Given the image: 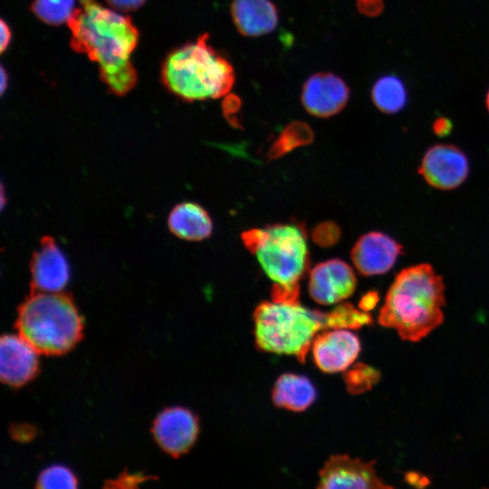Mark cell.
<instances>
[{"instance_id":"cell-25","label":"cell","mask_w":489,"mask_h":489,"mask_svg":"<svg viewBox=\"0 0 489 489\" xmlns=\"http://www.w3.org/2000/svg\"><path fill=\"white\" fill-rule=\"evenodd\" d=\"M13 439L21 442H30L36 436V427L26 423H15L9 428Z\"/></svg>"},{"instance_id":"cell-7","label":"cell","mask_w":489,"mask_h":489,"mask_svg":"<svg viewBox=\"0 0 489 489\" xmlns=\"http://www.w3.org/2000/svg\"><path fill=\"white\" fill-rule=\"evenodd\" d=\"M151 433L158 446L172 457L187 453L199 434L197 417L188 408L169 407L153 420Z\"/></svg>"},{"instance_id":"cell-8","label":"cell","mask_w":489,"mask_h":489,"mask_svg":"<svg viewBox=\"0 0 489 489\" xmlns=\"http://www.w3.org/2000/svg\"><path fill=\"white\" fill-rule=\"evenodd\" d=\"M469 161L457 147L437 144L429 148L422 160L419 174L433 187L450 190L459 187L467 177Z\"/></svg>"},{"instance_id":"cell-23","label":"cell","mask_w":489,"mask_h":489,"mask_svg":"<svg viewBox=\"0 0 489 489\" xmlns=\"http://www.w3.org/2000/svg\"><path fill=\"white\" fill-rule=\"evenodd\" d=\"M379 374L374 369L358 364L345 375L348 388L354 393L363 392L378 381Z\"/></svg>"},{"instance_id":"cell-6","label":"cell","mask_w":489,"mask_h":489,"mask_svg":"<svg viewBox=\"0 0 489 489\" xmlns=\"http://www.w3.org/2000/svg\"><path fill=\"white\" fill-rule=\"evenodd\" d=\"M254 340L260 350L304 361L316 336L332 329L330 312L311 310L299 300L261 302L254 312Z\"/></svg>"},{"instance_id":"cell-15","label":"cell","mask_w":489,"mask_h":489,"mask_svg":"<svg viewBox=\"0 0 489 489\" xmlns=\"http://www.w3.org/2000/svg\"><path fill=\"white\" fill-rule=\"evenodd\" d=\"M402 245L381 232H370L360 236L351 250V260L363 275L388 273L402 254Z\"/></svg>"},{"instance_id":"cell-11","label":"cell","mask_w":489,"mask_h":489,"mask_svg":"<svg viewBox=\"0 0 489 489\" xmlns=\"http://www.w3.org/2000/svg\"><path fill=\"white\" fill-rule=\"evenodd\" d=\"M315 365L323 372L346 370L358 358L361 345L349 329H328L320 332L312 345Z\"/></svg>"},{"instance_id":"cell-26","label":"cell","mask_w":489,"mask_h":489,"mask_svg":"<svg viewBox=\"0 0 489 489\" xmlns=\"http://www.w3.org/2000/svg\"><path fill=\"white\" fill-rule=\"evenodd\" d=\"M356 6L360 13L368 17H376L384 9L383 0H356Z\"/></svg>"},{"instance_id":"cell-27","label":"cell","mask_w":489,"mask_h":489,"mask_svg":"<svg viewBox=\"0 0 489 489\" xmlns=\"http://www.w3.org/2000/svg\"><path fill=\"white\" fill-rule=\"evenodd\" d=\"M147 0H106L113 9L120 12L135 11L142 6Z\"/></svg>"},{"instance_id":"cell-10","label":"cell","mask_w":489,"mask_h":489,"mask_svg":"<svg viewBox=\"0 0 489 489\" xmlns=\"http://www.w3.org/2000/svg\"><path fill=\"white\" fill-rule=\"evenodd\" d=\"M356 285L357 279L352 268L340 259H331L312 268L308 291L316 302L331 305L349 298Z\"/></svg>"},{"instance_id":"cell-21","label":"cell","mask_w":489,"mask_h":489,"mask_svg":"<svg viewBox=\"0 0 489 489\" xmlns=\"http://www.w3.org/2000/svg\"><path fill=\"white\" fill-rule=\"evenodd\" d=\"M312 139L311 128L304 122L293 121L281 133L273 146V155L279 156L292 148L306 144Z\"/></svg>"},{"instance_id":"cell-16","label":"cell","mask_w":489,"mask_h":489,"mask_svg":"<svg viewBox=\"0 0 489 489\" xmlns=\"http://www.w3.org/2000/svg\"><path fill=\"white\" fill-rule=\"evenodd\" d=\"M230 13L236 30L246 37L270 34L279 22L278 9L271 0H232Z\"/></svg>"},{"instance_id":"cell-12","label":"cell","mask_w":489,"mask_h":489,"mask_svg":"<svg viewBox=\"0 0 489 489\" xmlns=\"http://www.w3.org/2000/svg\"><path fill=\"white\" fill-rule=\"evenodd\" d=\"M350 98L345 81L332 72H317L303 83L301 101L312 115L328 118L340 112Z\"/></svg>"},{"instance_id":"cell-18","label":"cell","mask_w":489,"mask_h":489,"mask_svg":"<svg viewBox=\"0 0 489 489\" xmlns=\"http://www.w3.org/2000/svg\"><path fill=\"white\" fill-rule=\"evenodd\" d=\"M316 395L315 387L308 378L285 373L276 380L272 398L277 407L298 412L308 408L314 402Z\"/></svg>"},{"instance_id":"cell-32","label":"cell","mask_w":489,"mask_h":489,"mask_svg":"<svg viewBox=\"0 0 489 489\" xmlns=\"http://www.w3.org/2000/svg\"><path fill=\"white\" fill-rule=\"evenodd\" d=\"M7 74L5 71V68L2 66L1 68V93L3 94L5 91V88L7 86Z\"/></svg>"},{"instance_id":"cell-9","label":"cell","mask_w":489,"mask_h":489,"mask_svg":"<svg viewBox=\"0 0 489 489\" xmlns=\"http://www.w3.org/2000/svg\"><path fill=\"white\" fill-rule=\"evenodd\" d=\"M30 292H60L68 284V260L52 236L41 238L39 248L30 260Z\"/></svg>"},{"instance_id":"cell-1","label":"cell","mask_w":489,"mask_h":489,"mask_svg":"<svg viewBox=\"0 0 489 489\" xmlns=\"http://www.w3.org/2000/svg\"><path fill=\"white\" fill-rule=\"evenodd\" d=\"M67 22L70 45L99 65L101 80L115 95L123 96L137 83L130 55L139 33L128 15L105 7L97 0H79Z\"/></svg>"},{"instance_id":"cell-14","label":"cell","mask_w":489,"mask_h":489,"mask_svg":"<svg viewBox=\"0 0 489 489\" xmlns=\"http://www.w3.org/2000/svg\"><path fill=\"white\" fill-rule=\"evenodd\" d=\"M37 350L20 334H5L0 340V379L12 388L34 379L39 371Z\"/></svg>"},{"instance_id":"cell-4","label":"cell","mask_w":489,"mask_h":489,"mask_svg":"<svg viewBox=\"0 0 489 489\" xmlns=\"http://www.w3.org/2000/svg\"><path fill=\"white\" fill-rule=\"evenodd\" d=\"M241 237L273 283L272 300H299L300 282L309 267L303 228L295 224H274L247 230Z\"/></svg>"},{"instance_id":"cell-24","label":"cell","mask_w":489,"mask_h":489,"mask_svg":"<svg viewBox=\"0 0 489 489\" xmlns=\"http://www.w3.org/2000/svg\"><path fill=\"white\" fill-rule=\"evenodd\" d=\"M149 479H152V476L140 473L125 472L120 474L117 478L108 481L106 486L112 488H134Z\"/></svg>"},{"instance_id":"cell-13","label":"cell","mask_w":489,"mask_h":489,"mask_svg":"<svg viewBox=\"0 0 489 489\" xmlns=\"http://www.w3.org/2000/svg\"><path fill=\"white\" fill-rule=\"evenodd\" d=\"M375 461L364 462L346 455H332L320 471L319 488H392L385 484L374 467Z\"/></svg>"},{"instance_id":"cell-2","label":"cell","mask_w":489,"mask_h":489,"mask_svg":"<svg viewBox=\"0 0 489 489\" xmlns=\"http://www.w3.org/2000/svg\"><path fill=\"white\" fill-rule=\"evenodd\" d=\"M445 289L429 264L404 268L387 292L379 323L395 330L402 340L420 341L443 323Z\"/></svg>"},{"instance_id":"cell-30","label":"cell","mask_w":489,"mask_h":489,"mask_svg":"<svg viewBox=\"0 0 489 489\" xmlns=\"http://www.w3.org/2000/svg\"><path fill=\"white\" fill-rule=\"evenodd\" d=\"M405 479L408 484L418 487H424L429 484V480L426 476L416 472L408 473Z\"/></svg>"},{"instance_id":"cell-19","label":"cell","mask_w":489,"mask_h":489,"mask_svg":"<svg viewBox=\"0 0 489 489\" xmlns=\"http://www.w3.org/2000/svg\"><path fill=\"white\" fill-rule=\"evenodd\" d=\"M370 96L380 111L393 114L405 107L408 91L401 79L390 74L382 76L374 82Z\"/></svg>"},{"instance_id":"cell-33","label":"cell","mask_w":489,"mask_h":489,"mask_svg":"<svg viewBox=\"0 0 489 489\" xmlns=\"http://www.w3.org/2000/svg\"><path fill=\"white\" fill-rule=\"evenodd\" d=\"M485 103H486V108H487V110L489 111V90H488V91L486 93Z\"/></svg>"},{"instance_id":"cell-3","label":"cell","mask_w":489,"mask_h":489,"mask_svg":"<svg viewBox=\"0 0 489 489\" xmlns=\"http://www.w3.org/2000/svg\"><path fill=\"white\" fill-rule=\"evenodd\" d=\"M160 78L177 97L197 101L227 95L235 73L232 63L209 43V34L205 33L168 53Z\"/></svg>"},{"instance_id":"cell-31","label":"cell","mask_w":489,"mask_h":489,"mask_svg":"<svg viewBox=\"0 0 489 489\" xmlns=\"http://www.w3.org/2000/svg\"><path fill=\"white\" fill-rule=\"evenodd\" d=\"M12 38V32L8 24L1 19V43L0 50L3 53L9 45Z\"/></svg>"},{"instance_id":"cell-17","label":"cell","mask_w":489,"mask_h":489,"mask_svg":"<svg viewBox=\"0 0 489 489\" xmlns=\"http://www.w3.org/2000/svg\"><path fill=\"white\" fill-rule=\"evenodd\" d=\"M167 223L175 236L187 241L206 239L213 231V223L208 213L194 202L176 205L170 210Z\"/></svg>"},{"instance_id":"cell-22","label":"cell","mask_w":489,"mask_h":489,"mask_svg":"<svg viewBox=\"0 0 489 489\" xmlns=\"http://www.w3.org/2000/svg\"><path fill=\"white\" fill-rule=\"evenodd\" d=\"M35 487L41 489H72L78 487V480L68 467L62 465H53L39 474Z\"/></svg>"},{"instance_id":"cell-29","label":"cell","mask_w":489,"mask_h":489,"mask_svg":"<svg viewBox=\"0 0 489 489\" xmlns=\"http://www.w3.org/2000/svg\"><path fill=\"white\" fill-rule=\"evenodd\" d=\"M378 301V293L376 292H369L362 296L359 306L361 310L369 312L376 306Z\"/></svg>"},{"instance_id":"cell-20","label":"cell","mask_w":489,"mask_h":489,"mask_svg":"<svg viewBox=\"0 0 489 489\" xmlns=\"http://www.w3.org/2000/svg\"><path fill=\"white\" fill-rule=\"evenodd\" d=\"M74 5L75 0H33L30 9L43 23L57 26L68 22Z\"/></svg>"},{"instance_id":"cell-28","label":"cell","mask_w":489,"mask_h":489,"mask_svg":"<svg viewBox=\"0 0 489 489\" xmlns=\"http://www.w3.org/2000/svg\"><path fill=\"white\" fill-rule=\"evenodd\" d=\"M452 129L451 121L444 117L437 118L433 124V130L437 136L443 137L450 133Z\"/></svg>"},{"instance_id":"cell-5","label":"cell","mask_w":489,"mask_h":489,"mask_svg":"<svg viewBox=\"0 0 489 489\" xmlns=\"http://www.w3.org/2000/svg\"><path fill=\"white\" fill-rule=\"evenodd\" d=\"M18 334L39 354L59 356L82 339L83 319L69 293L30 292L17 309Z\"/></svg>"}]
</instances>
